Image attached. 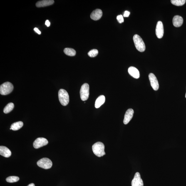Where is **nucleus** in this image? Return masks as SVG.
Returning <instances> with one entry per match:
<instances>
[{"label": "nucleus", "instance_id": "12", "mask_svg": "<svg viewBox=\"0 0 186 186\" xmlns=\"http://www.w3.org/2000/svg\"><path fill=\"white\" fill-rule=\"evenodd\" d=\"M103 15V12L101 9H97L91 13L90 17L94 21H97L100 19Z\"/></svg>", "mask_w": 186, "mask_h": 186}, {"label": "nucleus", "instance_id": "24", "mask_svg": "<svg viewBox=\"0 0 186 186\" xmlns=\"http://www.w3.org/2000/svg\"><path fill=\"white\" fill-rule=\"evenodd\" d=\"M117 19L119 23H123L124 22L123 16L121 15H119L117 16Z\"/></svg>", "mask_w": 186, "mask_h": 186}, {"label": "nucleus", "instance_id": "20", "mask_svg": "<svg viewBox=\"0 0 186 186\" xmlns=\"http://www.w3.org/2000/svg\"><path fill=\"white\" fill-rule=\"evenodd\" d=\"M14 107V103H10L6 105L4 109V112L5 113H8L13 110Z\"/></svg>", "mask_w": 186, "mask_h": 186}, {"label": "nucleus", "instance_id": "14", "mask_svg": "<svg viewBox=\"0 0 186 186\" xmlns=\"http://www.w3.org/2000/svg\"><path fill=\"white\" fill-rule=\"evenodd\" d=\"M183 22V19L180 16H175L173 19V23L175 27H179L181 26Z\"/></svg>", "mask_w": 186, "mask_h": 186}, {"label": "nucleus", "instance_id": "4", "mask_svg": "<svg viewBox=\"0 0 186 186\" xmlns=\"http://www.w3.org/2000/svg\"><path fill=\"white\" fill-rule=\"evenodd\" d=\"M14 89V87L11 83L7 82L1 85L0 93L1 95H6L11 93Z\"/></svg>", "mask_w": 186, "mask_h": 186}, {"label": "nucleus", "instance_id": "26", "mask_svg": "<svg viewBox=\"0 0 186 186\" xmlns=\"http://www.w3.org/2000/svg\"><path fill=\"white\" fill-rule=\"evenodd\" d=\"M34 31L36 32L39 35H41V31H39V29H38V28H34Z\"/></svg>", "mask_w": 186, "mask_h": 186}, {"label": "nucleus", "instance_id": "6", "mask_svg": "<svg viewBox=\"0 0 186 186\" xmlns=\"http://www.w3.org/2000/svg\"><path fill=\"white\" fill-rule=\"evenodd\" d=\"M37 165L42 168L48 169L51 168L53 163L49 159L43 158L38 161L37 162Z\"/></svg>", "mask_w": 186, "mask_h": 186}, {"label": "nucleus", "instance_id": "3", "mask_svg": "<svg viewBox=\"0 0 186 186\" xmlns=\"http://www.w3.org/2000/svg\"><path fill=\"white\" fill-rule=\"evenodd\" d=\"M59 99L63 106H66L69 103V95L66 90L61 89L58 92Z\"/></svg>", "mask_w": 186, "mask_h": 186}, {"label": "nucleus", "instance_id": "9", "mask_svg": "<svg viewBox=\"0 0 186 186\" xmlns=\"http://www.w3.org/2000/svg\"><path fill=\"white\" fill-rule=\"evenodd\" d=\"M156 35L159 39L163 37L164 35V28L163 23L161 21L157 23L155 29Z\"/></svg>", "mask_w": 186, "mask_h": 186}, {"label": "nucleus", "instance_id": "25", "mask_svg": "<svg viewBox=\"0 0 186 186\" xmlns=\"http://www.w3.org/2000/svg\"><path fill=\"white\" fill-rule=\"evenodd\" d=\"M130 14V12L128 11H125L124 13L123 16L124 17H128Z\"/></svg>", "mask_w": 186, "mask_h": 186}, {"label": "nucleus", "instance_id": "5", "mask_svg": "<svg viewBox=\"0 0 186 186\" xmlns=\"http://www.w3.org/2000/svg\"><path fill=\"white\" fill-rule=\"evenodd\" d=\"M89 86L88 83H85L82 85L80 90V95L82 100L86 101L89 97Z\"/></svg>", "mask_w": 186, "mask_h": 186}, {"label": "nucleus", "instance_id": "22", "mask_svg": "<svg viewBox=\"0 0 186 186\" xmlns=\"http://www.w3.org/2000/svg\"><path fill=\"white\" fill-rule=\"evenodd\" d=\"M19 177L16 176H10L6 179V181L9 183H14L18 181Z\"/></svg>", "mask_w": 186, "mask_h": 186}, {"label": "nucleus", "instance_id": "2", "mask_svg": "<svg viewBox=\"0 0 186 186\" xmlns=\"http://www.w3.org/2000/svg\"><path fill=\"white\" fill-rule=\"evenodd\" d=\"M133 41L136 48L141 52L145 51V43L142 38L138 35L136 34L133 37Z\"/></svg>", "mask_w": 186, "mask_h": 186}, {"label": "nucleus", "instance_id": "18", "mask_svg": "<svg viewBox=\"0 0 186 186\" xmlns=\"http://www.w3.org/2000/svg\"><path fill=\"white\" fill-rule=\"evenodd\" d=\"M23 125V123L22 122L18 121L12 124L11 128L13 130L17 131L21 128Z\"/></svg>", "mask_w": 186, "mask_h": 186}, {"label": "nucleus", "instance_id": "10", "mask_svg": "<svg viewBox=\"0 0 186 186\" xmlns=\"http://www.w3.org/2000/svg\"><path fill=\"white\" fill-rule=\"evenodd\" d=\"M132 186H143V183L139 173L137 172L135 174L131 182Z\"/></svg>", "mask_w": 186, "mask_h": 186}, {"label": "nucleus", "instance_id": "15", "mask_svg": "<svg viewBox=\"0 0 186 186\" xmlns=\"http://www.w3.org/2000/svg\"><path fill=\"white\" fill-rule=\"evenodd\" d=\"M129 74L134 78L138 79L140 77V73L136 68L133 67H131L128 70Z\"/></svg>", "mask_w": 186, "mask_h": 186}, {"label": "nucleus", "instance_id": "11", "mask_svg": "<svg viewBox=\"0 0 186 186\" xmlns=\"http://www.w3.org/2000/svg\"><path fill=\"white\" fill-rule=\"evenodd\" d=\"M134 111L132 109H128L125 113L123 120V123L127 125L131 120L133 117Z\"/></svg>", "mask_w": 186, "mask_h": 186}, {"label": "nucleus", "instance_id": "1", "mask_svg": "<svg viewBox=\"0 0 186 186\" xmlns=\"http://www.w3.org/2000/svg\"><path fill=\"white\" fill-rule=\"evenodd\" d=\"M93 153L97 156L100 157L105 155V145L102 142H96L92 146Z\"/></svg>", "mask_w": 186, "mask_h": 186}, {"label": "nucleus", "instance_id": "23", "mask_svg": "<svg viewBox=\"0 0 186 186\" xmlns=\"http://www.w3.org/2000/svg\"><path fill=\"white\" fill-rule=\"evenodd\" d=\"M98 54V51L96 49L91 50L88 53V56L91 57H96Z\"/></svg>", "mask_w": 186, "mask_h": 186}, {"label": "nucleus", "instance_id": "19", "mask_svg": "<svg viewBox=\"0 0 186 186\" xmlns=\"http://www.w3.org/2000/svg\"><path fill=\"white\" fill-rule=\"evenodd\" d=\"M65 54L68 56H73L76 55V51L71 48H66L64 50Z\"/></svg>", "mask_w": 186, "mask_h": 186}, {"label": "nucleus", "instance_id": "16", "mask_svg": "<svg viewBox=\"0 0 186 186\" xmlns=\"http://www.w3.org/2000/svg\"><path fill=\"white\" fill-rule=\"evenodd\" d=\"M0 155L5 157H8L11 156V151L7 147L3 146H1Z\"/></svg>", "mask_w": 186, "mask_h": 186}, {"label": "nucleus", "instance_id": "13", "mask_svg": "<svg viewBox=\"0 0 186 186\" xmlns=\"http://www.w3.org/2000/svg\"><path fill=\"white\" fill-rule=\"evenodd\" d=\"M54 3L53 0H43L38 1L36 3V6L37 7H44L51 5Z\"/></svg>", "mask_w": 186, "mask_h": 186}, {"label": "nucleus", "instance_id": "7", "mask_svg": "<svg viewBox=\"0 0 186 186\" xmlns=\"http://www.w3.org/2000/svg\"><path fill=\"white\" fill-rule=\"evenodd\" d=\"M48 143L47 139L43 138L37 139L33 143V146L35 149H38L46 145Z\"/></svg>", "mask_w": 186, "mask_h": 186}, {"label": "nucleus", "instance_id": "29", "mask_svg": "<svg viewBox=\"0 0 186 186\" xmlns=\"http://www.w3.org/2000/svg\"><path fill=\"white\" fill-rule=\"evenodd\" d=\"M185 98H186V94H185Z\"/></svg>", "mask_w": 186, "mask_h": 186}, {"label": "nucleus", "instance_id": "28", "mask_svg": "<svg viewBox=\"0 0 186 186\" xmlns=\"http://www.w3.org/2000/svg\"><path fill=\"white\" fill-rule=\"evenodd\" d=\"M27 186H35V184L33 183H31L28 185Z\"/></svg>", "mask_w": 186, "mask_h": 186}, {"label": "nucleus", "instance_id": "27", "mask_svg": "<svg viewBox=\"0 0 186 186\" xmlns=\"http://www.w3.org/2000/svg\"><path fill=\"white\" fill-rule=\"evenodd\" d=\"M45 25L47 26V27H49L51 25V23H50L49 21L48 20H47V21L45 22Z\"/></svg>", "mask_w": 186, "mask_h": 186}, {"label": "nucleus", "instance_id": "21", "mask_svg": "<svg viewBox=\"0 0 186 186\" xmlns=\"http://www.w3.org/2000/svg\"><path fill=\"white\" fill-rule=\"evenodd\" d=\"M171 3L173 5L177 6H182L185 4V0H171Z\"/></svg>", "mask_w": 186, "mask_h": 186}, {"label": "nucleus", "instance_id": "17", "mask_svg": "<svg viewBox=\"0 0 186 186\" xmlns=\"http://www.w3.org/2000/svg\"><path fill=\"white\" fill-rule=\"evenodd\" d=\"M105 101V97L103 95H100L97 99L95 102V108H100L101 105L103 104Z\"/></svg>", "mask_w": 186, "mask_h": 186}, {"label": "nucleus", "instance_id": "8", "mask_svg": "<svg viewBox=\"0 0 186 186\" xmlns=\"http://www.w3.org/2000/svg\"><path fill=\"white\" fill-rule=\"evenodd\" d=\"M149 77L152 88L154 90L157 91L159 88V84L156 77L153 73H150L149 75Z\"/></svg>", "mask_w": 186, "mask_h": 186}]
</instances>
